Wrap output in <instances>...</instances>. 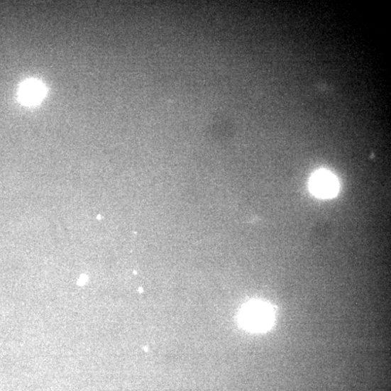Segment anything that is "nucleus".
Here are the masks:
<instances>
[{
	"label": "nucleus",
	"instance_id": "nucleus-3",
	"mask_svg": "<svg viewBox=\"0 0 391 391\" xmlns=\"http://www.w3.org/2000/svg\"><path fill=\"white\" fill-rule=\"evenodd\" d=\"M45 94V89L44 86L35 80L26 82L19 91L21 101L28 105L38 104L43 99Z\"/></svg>",
	"mask_w": 391,
	"mask_h": 391
},
{
	"label": "nucleus",
	"instance_id": "nucleus-1",
	"mask_svg": "<svg viewBox=\"0 0 391 391\" xmlns=\"http://www.w3.org/2000/svg\"><path fill=\"white\" fill-rule=\"evenodd\" d=\"M239 317L240 322L245 329L261 332L271 326L274 314L272 309L267 304L253 302L243 307Z\"/></svg>",
	"mask_w": 391,
	"mask_h": 391
},
{
	"label": "nucleus",
	"instance_id": "nucleus-2",
	"mask_svg": "<svg viewBox=\"0 0 391 391\" xmlns=\"http://www.w3.org/2000/svg\"><path fill=\"white\" fill-rule=\"evenodd\" d=\"M309 189L316 197L330 199L336 197L339 190L337 177L326 170H318L311 177Z\"/></svg>",
	"mask_w": 391,
	"mask_h": 391
}]
</instances>
